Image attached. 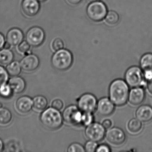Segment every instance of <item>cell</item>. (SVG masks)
Wrapping results in <instances>:
<instances>
[{
	"label": "cell",
	"mask_w": 152,
	"mask_h": 152,
	"mask_svg": "<svg viewBox=\"0 0 152 152\" xmlns=\"http://www.w3.org/2000/svg\"><path fill=\"white\" fill-rule=\"evenodd\" d=\"M67 1L72 5H76L80 3L82 0H67Z\"/></svg>",
	"instance_id": "38"
},
{
	"label": "cell",
	"mask_w": 152,
	"mask_h": 152,
	"mask_svg": "<svg viewBox=\"0 0 152 152\" xmlns=\"http://www.w3.org/2000/svg\"><path fill=\"white\" fill-rule=\"evenodd\" d=\"M129 93V85L121 79L115 80L109 86V99L115 105H124L128 100Z\"/></svg>",
	"instance_id": "1"
},
{
	"label": "cell",
	"mask_w": 152,
	"mask_h": 152,
	"mask_svg": "<svg viewBox=\"0 0 152 152\" xmlns=\"http://www.w3.org/2000/svg\"><path fill=\"white\" fill-rule=\"evenodd\" d=\"M21 67L26 72L36 70L39 65V59L36 55L30 54L25 56L20 62Z\"/></svg>",
	"instance_id": "11"
},
{
	"label": "cell",
	"mask_w": 152,
	"mask_h": 152,
	"mask_svg": "<svg viewBox=\"0 0 152 152\" xmlns=\"http://www.w3.org/2000/svg\"><path fill=\"white\" fill-rule=\"evenodd\" d=\"M145 97V91L140 87L133 88L129 93L128 100L131 104L137 106L140 104L144 101Z\"/></svg>",
	"instance_id": "15"
},
{
	"label": "cell",
	"mask_w": 152,
	"mask_h": 152,
	"mask_svg": "<svg viewBox=\"0 0 152 152\" xmlns=\"http://www.w3.org/2000/svg\"><path fill=\"white\" fill-rule=\"evenodd\" d=\"M115 110V105L110 99L103 98L99 100L96 106L98 113L102 116H107L112 114Z\"/></svg>",
	"instance_id": "12"
},
{
	"label": "cell",
	"mask_w": 152,
	"mask_h": 152,
	"mask_svg": "<svg viewBox=\"0 0 152 152\" xmlns=\"http://www.w3.org/2000/svg\"><path fill=\"white\" fill-rule=\"evenodd\" d=\"M142 128V122L137 118L131 119L128 124V129L132 133L139 132Z\"/></svg>",
	"instance_id": "24"
},
{
	"label": "cell",
	"mask_w": 152,
	"mask_h": 152,
	"mask_svg": "<svg viewBox=\"0 0 152 152\" xmlns=\"http://www.w3.org/2000/svg\"><path fill=\"white\" fill-rule=\"evenodd\" d=\"M84 148L79 143H74L71 144L67 148L68 152H84Z\"/></svg>",
	"instance_id": "30"
},
{
	"label": "cell",
	"mask_w": 152,
	"mask_h": 152,
	"mask_svg": "<svg viewBox=\"0 0 152 152\" xmlns=\"http://www.w3.org/2000/svg\"><path fill=\"white\" fill-rule=\"evenodd\" d=\"M73 61L72 53L65 49L56 51L51 58V64L55 69L65 71L69 69Z\"/></svg>",
	"instance_id": "3"
},
{
	"label": "cell",
	"mask_w": 152,
	"mask_h": 152,
	"mask_svg": "<svg viewBox=\"0 0 152 152\" xmlns=\"http://www.w3.org/2000/svg\"><path fill=\"white\" fill-rule=\"evenodd\" d=\"M125 81L131 88H137L145 84V78L142 69L137 66L129 67L125 74Z\"/></svg>",
	"instance_id": "4"
},
{
	"label": "cell",
	"mask_w": 152,
	"mask_h": 152,
	"mask_svg": "<svg viewBox=\"0 0 152 152\" xmlns=\"http://www.w3.org/2000/svg\"><path fill=\"white\" fill-rule=\"evenodd\" d=\"M20 63L18 61H14L7 65V70L10 76L12 77L17 76L20 75L22 71Z\"/></svg>",
	"instance_id": "23"
},
{
	"label": "cell",
	"mask_w": 152,
	"mask_h": 152,
	"mask_svg": "<svg viewBox=\"0 0 152 152\" xmlns=\"http://www.w3.org/2000/svg\"><path fill=\"white\" fill-rule=\"evenodd\" d=\"M93 115L91 113H83L81 124L84 126H88L93 123Z\"/></svg>",
	"instance_id": "29"
},
{
	"label": "cell",
	"mask_w": 152,
	"mask_h": 152,
	"mask_svg": "<svg viewBox=\"0 0 152 152\" xmlns=\"http://www.w3.org/2000/svg\"><path fill=\"white\" fill-rule=\"evenodd\" d=\"M12 115L7 108L0 107V126L9 125L12 121Z\"/></svg>",
	"instance_id": "22"
},
{
	"label": "cell",
	"mask_w": 152,
	"mask_h": 152,
	"mask_svg": "<svg viewBox=\"0 0 152 152\" xmlns=\"http://www.w3.org/2000/svg\"><path fill=\"white\" fill-rule=\"evenodd\" d=\"M48 105V100L43 96H36L33 99V107L37 112L44 111L47 108Z\"/></svg>",
	"instance_id": "20"
},
{
	"label": "cell",
	"mask_w": 152,
	"mask_h": 152,
	"mask_svg": "<svg viewBox=\"0 0 152 152\" xmlns=\"http://www.w3.org/2000/svg\"><path fill=\"white\" fill-rule=\"evenodd\" d=\"M98 145L97 142L90 140L88 141L85 145V151L87 152H96L97 148Z\"/></svg>",
	"instance_id": "32"
},
{
	"label": "cell",
	"mask_w": 152,
	"mask_h": 152,
	"mask_svg": "<svg viewBox=\"0 0 152 152\" xmlns=\"http://www.w3.org/2000/svg\"><path fill=\"white\" fill-rule=\"evenodd\" d=\"M14 54L10 49L3 48L0 50V64L7 66L13 62Z\"/></svg>",
	"instance_id": "19"
},
{
	"label": "cell",
	"mask_w": 152,
	"mask_h": 152,
	"mask_svg": "<svg viewBox=\"0 0 152 152\" xmlns=\"http://www.w3.org/2000/svg\"><path fill=\"white\" fill-rule=\"evenodd\" d=\"M39 2L38 0H23L21 5L23 12L27 16H34L39 11Z\"/></svg>",
	"instance_id": "14"
},
{
	"label": "cell",
	"mask_w": 152,
	"mask_h": 152,
	"mask_svg": "<svg viewBox=\"0 0 152 152\" xmlns=\"http://www.w3.org/2000/svg\"><path fill=\"white\" fill-rule=\"evenodd\" d=\"M105 134V129L102 124L98 123H92L85 129V136L90 140L95 142L102 140Z\"/></svg>",
	"instance_id": "8"
},
{
	"label": "cell",
	"mask_w": 152,
	"mask_h": 152,
	"mask_svg": "<svg viewBox=\"0 0 152 152\" xmlns=\"http://www.w3.org/2000/svg\"><path fill=\"white\" fill-rule=\"evenodd\" d=\"M110 151L111 149L109 146L104 144H102L98 146L96 150V152H109Z\"/></svg>",
	"instance_id": "34"
},
{
	"label": "cell",
	"mask_w": 152,
	"mask_h": 152,
	"mask_svg": "<svg viewBox=\"0 0 152 152\" xmlns=\"http://www.w3.org/2000/svg\"><path fill=\"white\" fill-rule=\"evenodd\" d=\"M15 107L17 111L22 114H26L33 108V100L28 96H23L16 101Z\"/></svg>",
	"instance_id": "13"
},
{
	"label": "cell",
	"mask_w": 152,
	"mask_h": 152,
	"mask_svg": "<svg viewBox=\"0 0 152 152\" xmlns=\"http://www.w3.org/2000/svg\"><path fill=\"white\" fill-rule=\"evenodd\" d=\"M136 116L141 122H148L152 120V107L148 105L140 106L136 112Z\"/></svg>",
	"instance_id": "18"
},
{
	"label": "cell",
	"mask_w": 152,
	"mask_h": 152,
	"mask_svg": "<svg viewBox=\"0 0 152 152\" xmlns=\"http://www.w3.org/2000/svg\"><path fill=\"white\" fill-rule=\"evenodd\" d=\"M147 88L148 92L152 95V77L147 82Z\"/></svg>",
	"instance_id": "36"
},
{
	"label": "cell",
	"mask_w": 152,
	"mask_h": 152,
	"mask_svg": "<svg viewBox=\"0 0 152 152\" xmlns=\"http://www.w3.org/2000/svg\"><path fill=\"white\" fill-rule=\"evenodd\" d=\"M38 1L39 2H44V1H46L47 0H38Z\"/></svg>",
	"instance_id": "41"
},
{
	"label": "cell",
	"mask_w": 152,
	"mask_h": 152,
	"mask_svg": "<svg viewBox=\"0 0 152 152\" xmlns=\"http://www.w3.org/2000/svg\"><path fill=\"white\" fill-rule=\"evenodd\" d=\"M88 1H89L90 2H95V1H99L100 0H88Z\"/></svg>",
	"instance_id": "40"
},
{
	"label": "cell",
	"mask_w": 152,
	"mask_h": 152,
	"mask_svg": "<svg viewBox=\"0 0 152 152\" xmlns=\"http://www.w3.org/2000/svg\"><path fill=\"white\" fill-rule=\"evenodd\" d=\"M64 42L60 38H56L54 39L50 44V47L53 51H57L64 48Z\"/></svg>",
	"instance_id": "28"
},
{
	"label": "cell",
	"mask_w": 152,
	"mask_h": 152,
	"mask_svg": "<svg viewBox=\"0 0 152 152\" xmlns=\"http://www.w3.org/2000/svg\"><path fill=\"white\" fill-rule=\"evenodd\" d=\"M24 34L23 31L18 28L10 29L7 34V42L11 46H18L23 41Z\"/></svg>",
	"instance_id": "16"
},
{
	"label": "cell",
	"mask_w": 152,
	"mask_h": 152,
	"mask_svg": "<svg viewBox=\"0 0 152 152\" xmlns=\"http://www.w3.org/2000/svg\"><path fill=\"white\" fill-rule=\"evenodd\" d=\"M44 31L39 26H34L30 28L26 35V41L31 47L40 46L45 39Z\"/></svg>",
	"instance_id": "9"
},
{
	"label": "cell",
	"mask_w": 152,
	"mask_h": 152,
	"mask_svg": "<svg viewBox=\"0 0 152 152\" xmlns=\"http://www.w3.org/2000/svg\"><path fill=\"white\" fill-rule=\"evenodd\" d=\"M2 107V104L1 103H0V107Z\"/></svg>",
	"instance_id": "42"
},
{
	"label": "cell",
	"mask_w": 152,
	"mask_h": 152,
	"mask_svg": "<svg viewBox=\"0 0 152 152\" xmlns=\"http://www.w3.org/2000/svg\"><path fill=\"white\" fill-rule=\"evenodd\" d=\"M102 125L104 126V128L105 129H108L112 126V122L111 120H109V119H107V120H104L103 122Z\"/></svg>",
	"instance_id": "35"
},
{
	"label": "cell",
	"mask_w": 152,
	"mask_h": 152,
	"mask_svg": "<svg viewBox=\"0 0 152 152\" xmlns=\"http://www.w3.org/2000/svg\"><path fill=\"white\" fill-rule=\"evenodd\" d=\"M6 43V40L4 35L0 33V50L4 48V45Z\"/></svg>",
	"instance_id": "37"
},
{
	"label": "cell",
	"mask_w": 152,
	"mask_h": 152,
	"mask_svg": "<svg viewBox=\"0 0 152 152\" xmlns=\"http://www.w3.org/2000/svg\"><path fill=\"white\" fill-rule=\"evenodd\" d=\"M51 106L53 108L59 111L64 107V103L61 99H57L53 100L52 104H51Z\"/></svg>",
	"instance_id": "33"
},
{
	"label": "cell",
	"mask_w": 152,
	"mask_h": 152,
	"mask_svg": "<svg viewBox=\"0 0 152 152\" xmlns=\"http://www.w3.org/2000/svg\"><path fill=\"white\" fill-rule=\"evenodd\" d=\"M12 90L8 83H5L0 85V96L5 98L10 97L12 95Z\"/></svg>",
	"instance_id": "27"
},
{
	"label": "cell",
	"mask_w": 152,
	"mask_h": 152,
	"mask_svg": "<svg viewBox=\"0 0 152 152\" xmlns=\"http://www.w3.org/2000/svg\"><path fill=\"white\" fill-rule=\"evenodd\" d=\"M104 20L105 23L108 25H115L119 22V15L115 11H109L107 14Z\"/></svg>",
	"instance_id": "25"
},
{
	"label": "cell",
	"mask_w": 152,
	"mask_h": 152,
	"mask_svg": "<svg viewBox=\"0 0 152 152\" xmlns=\"http://www.w3.org/2000/svg\"><path fill=\"white\" fill-rule=\"evenodd\" d=\"M9 75L7 70L0 66V85L7 83L8 80Z\"/></svg>",
	"instance_id": "31"
},
{
	"label": "cell",
	"mask_w": 152,
	"mask_h": 152,
	"mask_svg": "<svg viewBox=\"0 0 152 152\" xmlns=\"http://www.w3.org/2000/svg\"><path fill=\"white\" fill-rule=\"evenodd\" d=\"M105 137L107 142L113 145H121L126 140V135L124 132L117 127L108 129Z\"/></svg>",
	"instance_id": "10"
},
{
	"label": "cell",
	"mask_w": 152,
	"mask_h": 152,
	"mask_svg": "<svg viewBox=\"0 0 152 152\" xmlns=\"http://www.w3.org/2000/svg\"><path fill=\"white\" fill-rule=\"evenodd\" d=\"M3 148H4V144L1 139L0 138V152L2 151Z\"/></svg>",
	"instance_id": "39"
},
{
	"label": "cell",
	"mask_w": 152,
	"mask_h": 152,
	"mask_svg": "<svg viewBox=\"0 0 152 152\" xmlns=\"http://www.w3.org/2000/svg\"><path fill=\"white\" fill-rule=\"evenodd\" d=\"M31 47V46L26 41H23L18 46L17 50L20 54L26 56L31 54L30 53Z\"/></svg>",
	"instance_id": "26"
},
{
	"label": "cell",
	"mask_w": 152,
	"mask_h": 152,
	"mask_svg": "<svg viewBox=\"0 0 152 152\" xmlns=\"http://www.w3.org/2000/svg\"><path fill=\"white\" fill-rule=\"evenodd\" d=\"M141 69L145 72H152V53H146L141 57L140 61Z\"/></svg>",
	"instance_id": "21"
},
{
	"label": "cell",
	"mask_w": 152,
	"mask_h": 152,
	"mask_svg": "<svg viewBox=\"0 0 152 152\" xmlns=\"http://www.w3.org/2000/svg\"><path fill=\"white\" fill-rule=\"evenodd\" d=\"M8 84L15 94H20L25 90L26 83L23 78L19 76L12 77L9 80Z\"/></svg>",
	"instance_id": "17"
},
{
	"label": "cell",
	"mask_w": 152,
	"mask_h": 152,
	"mask_svg": "<svg viewBox=\"0 0 152 152\" xmlns=\"http://www.w3.org/2000/svg\"><path fill=\"white\" fill-rule=\"evenodd\" d=\"M88 17L95 22H100L104 19L107 13V7L104 3L98 1L91 2L87 7Z\"/></svg>",
	"instance_id": "5"
},
{
	"label": "cell",
	"mask_w": 152,
	"mask_h": 152,
	"mask_svg": "<svg viewBox=\"0 0 152 152\" xmlns=\"http://www.w3.org/2000/svg\"><path fill=\"white\" fill-rule=\"evenodd\" d=\"M40 121L44 127L55 130L62 126L63 116L59 110L53 107H48L44 110L41 115Z\"/></svg>",
	"instance_id": "2"
},
{
	"label": "cell",
	"mask_w": 152,
	"mask_h": 152,
	"mask_svg": "<svg viewBox=\"0 0 152 152\" xmlns=\"http://www.w3.org/2000/svg\"><path fill=\"white\" fill-rule=\"evenodd\" d=\"M83 112L74 105L66 107L62 114L63 121L66 124L71 125H78L81 122Z\"/></svg>",
	"instance_id": "6"
},
{
	"label": "cell",
	"mask_w": 152,
	"mask_h": 152,
	"mask_svg": "<svg viewBox=\"0 0 152 152\" xmlns=\"http://www.w3.org/2000/svg\"><path fill=\"white\" fill-rule=\"evenodd\" d=\"M97 102L94 95L91 93H85L79 98L77 107L83 113H92L96 109Z\"/></svg>",
	"instance_id": "7"
}]
</instances>
